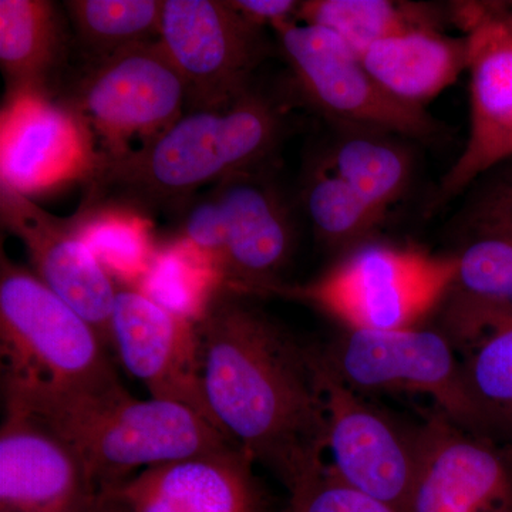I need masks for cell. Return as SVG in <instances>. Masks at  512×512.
Returning <instances> with one entry per match:
<instances>
[{"mask_svg": "<svg viewBox=\"0 0 512 512\" xmlns=\"http://www.w3.org/2000/svg\"><path fill=\"white\" fill-rule=\"evenodd\" d=\"M448 18L467 42L470 131L466 147L440 181L431 210L512 160V28L504 2L451 3Z\"/></svg>", "mask_w": 512, "mask_h": 512, "instance_id": "30bf717a", "label": "cell"}, {"mask_svg": "<svg viewBox=\"0 0 512 512\" xmlns=\"http://www.w3.org/2000/svg\"><path fill=\"white\" fill-rule=\"evenodd\" d=\"M0 343L3 375L74 392L121 389L99 333L33 272L2 255Z\"/></svg>", "mask_w": 512, "mask_h": 512, "instance_id": "5b68a950", "label": "cell"}, {"mask_svg": "<svg viewBox=\"0 0 512 512\" xmlns=\"http://www.w3.org/2000/svg\"><path fill=\"white\" fill-rule=\"evenodd\" d=\"M232 6L262 26H271L296 20L301 2L295 0H229Z\"/></svg>", "mask_w": 512, "mask_h": 512, "instance_id": "4dcf8cb0", "label": "cell"}, {"mask_svg": "<svg viewBox=\"0 0 512 512\" xmlns=\"http://www.w3.org/2000/svg\"><path fill=\"white\" fill-rule=\"evenodd\" d=\"M272 29L302 96L340 127L414 140L439 136V123L424 107L404 103L387 92L335 33L298 20Z\"/></svg>", "mask_w": 512, "mask_h": 512, "instance_id": "ba28073f", "label": "cell"}, {"mask_svg": "<svg viewBox=\"0 0 512 512\" xmlns=\"http://www.w3.org/2000/svg\"><path fill=\"white\" fill-rule=\"evenodd\" d=\"M220 284L218 276L200 255L173 242L158 249L137 286L158 305L194 322Z\"/></svg>", "mask_w": 512, "mask_h": 512, "instance_id": "83f0119b", "label": "cell"}, {"mask_svg": "<svg viewBox=\"0 0 512 512\" xmlns=\"http://www.w3.org/2000/svg\"><path fill=\"white\" fill-rule=\"evenodd\" d=\"M111 349L153 399L184 404L211 421L192 320L158 305L137 285L117 281Z\"/></svg>", "mask_w": 512, "mask_h": 512, "instance_id": "5bb4252c", "label": "cell"}, {"mask_svg": "<svg viewBox=\"0 0 512 512\" xmlns=\"http://www.w3.org/2000/svg\"><path fill=\"white\" fill-rule=\"evenodd\" d=\"M82 512H127L123 507L106 495L99 494V497L93 501L89 507L84 508Z\"/></svg>", "mask_w": 512, "mask_h": 512, "instance_id": "1f68e13d", "label": "cell"}, {"mask_svg": "<svg viewBox=\"0 0 512 512\" xmlns=\"http://www.w3.org/2000/svg\"><path fill=\"white\" fill-rule=\"evenodd\" d=\"M0 126V183L28 197L74 178L84 180L97 163L89 131L49 94H6Z\"/></svg>", "mask_w": 512, "mask_h": 512, "instance_id": "2e32d148", "label": "cell"}, {"mask_svg": "<svg viewBox=\"0 0 512 512\" xmlns=\"http://www.w3.org/2000/svg\"><path fill=\"white\" fill-rule=\"evenodd\" d=\"M505 16L512 28V2H504Z\"/></svg>", "mask_w": 512, "mask_h": 512, "instance_id": "d6a6232c", "label": "cell"}, {"mask_svg": "<svg viewBox=\"0 0 512 512\" xmlns=\"http://www.w3.org/2000/svg\"><path fill=\"white\" fill-rule=\"evenodd\" d=\"M160 43L183 77L187 109L247 92L271 52L265 26L242 15L229 0H164Z\"/></svg>", "mask_w": 512, "mask_h": 512, "instance_id": "8fae6325", "label": "cell"}, {"mask_svg": "<svg viewBox=\"0 0 512 512\" xmlns=\"http://www.w3.org/2000/svg\"><path fill=\"white\" fill-rule=\"evenodd\" d=\"M69 220L111 275L131 285H137L146 275L158 251L148 229L150 221L110 210H79Z\"/></svg>", "mask_w": 512, "mask_h": 512, "instance_id": "484cf974", "label": "cell"}, {"mask_svg": "<svg viewBox=\"0 0 512 512\" xmlns=\"http://www.w3.org/2000/svg\"><path fill=\"white\" fill-rule=\"evenodd\" d=\"M286 512H288V511H286Z\"/></svg>", "mask_w": 512, "mask_h": 512, "instance_id": "836d02e7", "label": "cell"}, {"mask_svg": "<svg viewBox=\"0 0 512 512\" xmlns=\"http://www.w3.org/2000/svg\"><path fill=\"white\" fill-rule=\"evenodd\" d=\"M101 147L99 158L120 156L128 141L141 144L180 119L188 107L187 87L160 40L127 47L83 64L64 97Z\"/></svg>", "mask_w": 512, "mask_h": 512, "instance_id": "52a82bcc", "label": "cell"}, {"mask_svg": "<svg viewBox=\"0 0 512 512\" xmlns=\"http://www.w3.org/2000/svg\"><path fill=\"white\" fill-rule=\"evenodd\" d=\"M441 330H355L345 333L329 349L326 362L349 387L424 394L440 413L464 429L484 434L483 420L471 400L463 362Z\"/></svg>", "mask_w": 512, "mask_h": 512, "instance_id": "9c48e42d", "label": "cell"}, {"mask_svg": "<svg viewBox=\"0 0 512 512\" xmlns=\"http://www.w3.org/2000/svg\"><path fill=\"white\" fill-rule=\"evenodd\" d=\"M286 134L281 107L255 86L180 119L120 156L100 158L84 178L80 211L173 215L231 175L266 170Z\"/></svg>", "mask_w": 512, "mask_h": 512, "instance_id": "7a4b0ae2", "label": "cell"}, {"mask_svg": "<svg viewBox=\"0 0 512 512\" xmlns=\"http://www.w3.org/2000/svg\"><path fill=\"white\" fill-rule=\"evenodd\" d=\"M174 242L201 256L221 284L265 296L284 293L296 247L291 207L266 170L231 175L173 214Z\"/></svg>", "mask_w": 512, "mask_h": 512, "instance_id": "277c9868", "label": "cell"}, {"mask_svg": "<svg viewBox=\"0 0 512 512\" xmlns=\"http://www.w3.org/2000/svg\"><path fill=\"white\" fill-rule=\"evenodd\" d=\"M72 39L62 13L49 0L0 2V66L8 94L53 89L69 56Z\"/></svg>", "mask_w": 512, "mask_h": 512, "instance_id": "44dd1931", "label": "cell"}, {"mask_svg": "<svg viewBox=\"0 0 512 512\" xmlns=\"http://www.w3.org/2000/svg\"><path fill=\"white\" fill-rule=\"evenodd\" d=\"M97 497L76 451L43 421L3 402L0 512H82Z\"/></svg>", "mask_w": 512, "mask_h": 512, "instance_id": "ac0fdd59", "label": "cell"}, {"mask_svg": "<svg viewBox=\"0 0 512 512\" xmlns=\"http://www.w3.org/2000/svg\"><path fill=\"white\" fill-rule=\"evenodd\" d=\"M407 512H512V451L443 413L417 427Z\"/></svg>", "mask_w": 512, "mask_h": 512, "instance_id": "4fadbf2b", "label": "cell"}, {"mask_svg": "<svg viewBox=\"0 0 512 512\" xmlns=\"http://www.w3.org/2000/svg\"><path fill=\"white\" fill-rule=\"evenodd\" d=\"M3 227L22 241L40 281L86 319L111 349L117 281L77 234L70 220L37 207L28 195L0 183Z\"/></svg>", "mask_w": 512, "mask_h": 512, "instance_id": "9a60e30c", "label": "cell"}, {"mask_svg": "<svg viewBox=\"0 0 512 512\" xmlns=\"http://www.w3.org/2000/svg\"><path fill=\"white\" fill-rule=\"evenodd\" d=\"M457 274L440 306V330L467 350L512 318V234L473 232L457 255Z\"/></svg>", "mask_w": 512, "mask_h": 512, "instance_id": "d6986e66", "label": "cell"}, {"mask_svg": "<svg viewBox=\"0 0 512 512\" xmlns=\"http://www.w3.org/2000/svg\"><path fill=\"white\" fill-rule=\"evenodd\" d=\"M394 137L367 128L342 127L319 157L383 218L402 200L413 178L412 153Z\"/></svg>", "mask_w": 512, "mask_h": 512, "instance_id": "7402d4cb", "label": "cell"}, {"mask_svg": "<svg viewBox=\"0 0 512 512\" xmlns=\"http://www.w3.org/2000/svg\"><path fill=\"white\" fill-rule=\"evenodd\" d=\"M467 214L473 232L495 231L512 234V160L491 171Z\"/></svg>", "mask_w": 512, "mask_h": 512, "instance_id": "f546056e", "label": "cell"}, {"mask_svg": "<svg viewBox=\"0 0 512 512\" xmlns=\"http://www.w3.org/2000/svg\"><path fill=\"white\" fill-rule=\"evenodd\" d=\"M325 404L329 470L357 490L407 512L417 467V429L406 430L359 394L313 349Z\"/></svg>", "mask_w": 512, "mask_h": 512, "instance_id": "7c38bea8", "label": "cell"}, {"mask_svg": "<svg viewBox=\"0 0 512 512\" xmlns=\"http://www.w3.org/2000/svg\"><path fill=\"white\" fill-rule=\"evenodd\" d=\"M360 60L387 92L424 107L467 70V42L443 29L410 30L373 43Z\"/></svg>", "mask_w": 512, "mask_h": 512, "instance_id": "ffe728a7", "label": "cell"}, {"mask_svg": "<svg viewBox=\"0 0 512 512\" xmlns=\"http://www.w3.org/2000/svg\"><path fill=\"white\" fill-rule=\"evenodd\" d=\"M302 201L316 237L330 248L352 251L372 241L386 221L319 158L305 175Z\"/></svg>", "mask_w": 512, "mask_h": 512, "instance_id": "d4e9b609", "label": "cell"}, {"mask_svg": "<svg viewBox=\"0 0 512 512\" xmlns=\"http://www.w3.org/2000/svg\"><path fill=\"white\" fill-rule=\"evenodd\" d=\"M288 512H400L393 505L357 490L326 466L301 494L291 497Z\"/></svg>", "mask_w": 512, "mask_h": 512, "instance_id": "f1b7e54d", "label": "cell"}, {"mask_svg": "<svg viewBox=\"0 0 512 512\" xmlns=\"http://www.w3.org/2000/svg\"><path fill=\"white\" fill-rule=\"evenodd\" d=\"M254 466L244 448L228 446L146 468L100 494L127 512H272Z\"/></svg>", "mask_w": 512, "mask_h": 512, "instance_id": "e0dca14e", "label": "cell"}, {"mask_svg": "<svg viewBox=\"0 0 512 512\" xmlns=\"http://www.w3.org/2000/svg\"><path fill=\"white\" fill-rule=\"evenodd\" d=\"M464 379L485 431H512V318L466 350Z\"/></svg>", "mask_w": 512, "mask_h": 512, "instance_id": "4316f807", "label": "cell"}, {"mask_svg": "<svg viewBox=\"0 0 512 512\" xmlns=\"http://www.w3.org/2000/svg\"><path fill=\"white\" fill-rule=\"evenodd\" d=\"M164 0H69L67 22L83 64L160 40Z\"/></svg>", "mask_w": 512, "mask_h": 512, "instance_id": "cb8c5ba5", "label": "cell"}, {"mask_svg": "<svg viewBox=\"0 0 512 512\" xmlns=\"http://www.w3.org/2000/svg\"><path fill=\"white\" fill-rule=\"evenodd\" d=\"M457 255L370 241L349 252L318 281L284 295L312 303L346 329L419 328L439 311L457 274Z\"/></svg>", "mask_w": 512, "mask_h": 512, "instance_id": "8992f818", "label": "cell"}, {"mask_svg": "<svg viewBox=\"0 0 512 512\" xmlns=\"http://www.w3.org/2000/svg\"><path fill=\"white\" fill-rule=\"evenodd\" d=\"M448 18L430 3L399 0H305L296 20L328 29L360 57L367 47L416 29H443Z\"/></svg>", "mask_w": 512, "mask_h": 512, "instance_id": "603a6c76", "label": "cell"}, {"mask_svg": "<svg viewBox=\"0 0 512 512\" xmlns=\"http://www.w3.org/2000/svg\"><path fill=\"white\" fill-rule=\"evenodd\" d=\"M220 284L194 320L212 424L301 494L323 473L328 441L313 349L256 303Z\"/></svg>", "mask_w": 512, "mask_h": 512, "instance_id": "6da1fadb", "label": "cell"}, {"mask_svg": "<svg viewBox=\"0 0 512 512\" xmlns=\"http://www.w3.org/2000/svg\"><path fill=\"white\" fill-rule=\"evenodd\" d=\"M2 394L3 402L43 421L76 451L99 494L146 468L237 446L190 407L138 400L126 387L74 392L3 375Z\"/></svg>", "mask_w": 512, "mask_h": 512, "instance_id": "3957f363", "label": "cell"}]
</instances>
